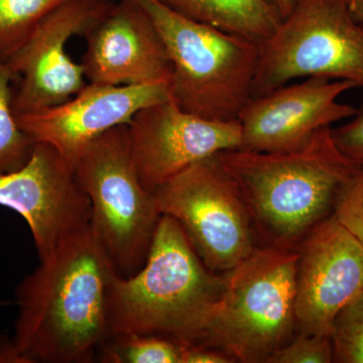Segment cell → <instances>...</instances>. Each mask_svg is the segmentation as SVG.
Returning a JSON list of instances; mask_svg holds the SVG:
<instances>
[{"label": "cell", "mask_w": 363, "mask_h": 363, "mask_svg": "<svg viewBox=\"0 0 363 363\" xmlns=\"http://www.w3.org/2000/svg\"><path fill=\"white\" fill-rule=\"evenodd\" d=\"M116 269L89 227L64 241L16 289L13 338L28 363H90L111 336Z\"/></svg>", "instance_id": "obj_1"}, {"label": "cell", "mask_w": 363, "mask_h": 363, "mask_svg": "<svg viewBox=\"0 0 363 363\" xmlns=\"http://www.w3.org/2000/svg\"><path fill=\"white\" fill-rule=\"evenodd\" d=\"M217 156L238 184L262 247L298 248L333 214L341 191L362 169L338 149L331 128L289 152L236 149Z\"/></svg>", "instance_id": "obj_2"}, {"label": "cell", "mask_w": 363, "mask_h": 363, "mask_svg": "<svg viewBox=\"0 0 363 363\" xmlns=\"http://www.w3.org/2000/svg\"><path fill=\"white\" fill-rule=\"evenodd\" d=\"M223 291V277L203 262L178 221L162 215L147 260L109 291L112 334H150L181 345L201 337Z\"/></svg>", "instance_id": "obj_3"}, {"label": "cell", "mask_w": 363, "mask_h": 363, "mask_svg": "<svg viewBox=\"0 0 363 363\" xmlns=\"http://www.w3.org/2000/svg\"><path fill=\"white\" fill-rule=\"evenodd\" d=\"M298 248L257 247L223 272V291L194 345L223 351L235 362L267 363L297 332Z\"/></svg>", "instance_id": "obj_4"}, {"label": "cell", "mask_w": 363, "mask_h": 363, "mask_svg": "<svg viewBox=\"0 0 363 363\" xmlns=\"http://www.w3.org/2000/svg\"><path fill=\"white\" fill-rule=\"evenodd\" d=\"M135 1L154 23L168 52L172 99L203 118L238 121L252 98L259 45L190 20L160 0Z\"/></svg>", "instance_id": "obj_5"}, {"label": "cell", "mask_w": 363, "mask_h": 363, "mask_svg": "<svg viewBox=\"0 0 363 363\" xmlns=\"http://www.w3.org/2000/svg\"><path fill=\"white\" fill-rule=\"evenodd\" d=\"M73 171L90 201L93 233L116 274L130 278L145 264L162 215L138 177L128 124L91 142Z\"/></svg>", "instance_id": "obj_6"}, {"label": "cell", "mask_w": 363, "mask_h": 363, "mask_svg": "<svg viewBox=\"0 0 363 363\" xmlns=\"http://www.w3.org/2000/svg\"><path fill=\"white\" fill-rule=\"evenodd\" d=\"M259 48L252 98L313 76L363 87V23L346 0H298Z\"/></svg>", "instance_id": "obj_7"}, {"label": "cell", "mask_w": 363, "mask_h": 363, "mask_svg": "<svg viewBox=\"0 0 363 363\" xmlns=\"http://www.w3.org/2000/svg\"><path fill=\"white\" fill-rule=\"evenodd\" d=\"M217 154L188 167L152 195L160 213L180 223L203 262L223 274L252 255L257 240L238 184Z\"/></svg>", "instance_id": "obj_8"}, {"label": "cell", "mask_w": 363, "mask_h": 363, "mask_svg": "<svg viewBox=\"0 0 363 363\" xmlns=\"http://www.w3.org/2000/svg\"><path fill=\"white\" fill-rule=\"evenodd\" d=\"M116 4L114 0H68L40 21L6 63L20 86L16 114L49 108L70 99L88 84L84 68L71 58L67 45L85 37Z\"/></svg>", "instance_id": "obj_9"}, {"label": "cell", "mask_w": 363, "mask_h": 363, "mask_svg": "<svg viewBox=\"0 0 363 363\" xmlns=\"http://www.w3.org/2000/svg\"><path fill=\"white\" fill-rule=\"evenodd\" d=\"M0 206L25 218L40 260L91 224L90 201L73 169L45 143H35L21 168L0 175Z\"/></svg>", "instance_id": "obj_10"}, {"label": "cell", "mask_w": 363, "mask_h": 363, "mask_svg": "<svg viewBox=\"0 0 363 363\" xmlns=\"http://www.w3.org/2000/svg\"><path fill=\"white\" fill-rule=\"evenodd\" d=\"M128 126L136 171L150 193L195 162L241 145L240 121L203 118L172 98L145 107Z\"/></svg>", "instance_id": "obj_11"}, {"label": "cell", "mask_w": 363, "mask_h": 363, "mask_svg": "<svg viewBox=\"0 0 363 363\" xmlns=\"http://www.w3.org/2000/svg\"><path fill=\"white\" fill-rule=\"evenodd\" d=\"M297 332L330 336L334 318L363 291V243L333 214L298 245Z\"/></svg>", "instance_id": "obj_12"}, {"label": "cell", "mask_w": 363, "mask_h": 363, "mask_svg": "<svg viewBox=\"0 0 363 363\" xmlns=\"http://www.w3.org/2000/svg\"><path fill=\"white\" fill-rule=\"evenodd\" d=\"M353 88L348 81L313 76L250 98L238 116L240 150L281 152L302 147L318 130L355 116V107L338 100Z\"/></svg>", "instance_id": "obj_13"}, {"label": "cell", "mask_w": 363, "mask_h": 363, "mask_svg": "<svg viewBox=\"0 0 363 363\" xmlns=\"http://www.w3.org/2000/svg\"><path fill=\"white\" fill-rule=\"evenodd\" d=\"M169 98L167 82L121 86L88 83L63 104L16 116L21 130L33 142L52 145L73 169L81 152L98 136L130 123L145 107Z\"/></svg>", "instance_id": "obj_14"}, {"label": "cell", "mask_w": 363, "mask_h": 363, "mask_svg": "<svg viewBox=\"0 0 363 363\" xmlns=\"http://www.w3.org/2000/svg\"><path fill=\"white\" fill-rule=\"evenodd\" d=\"M82 64L90 84L169 83L173 66L161 35L135 0H118L85 35Z\"/></svg>", "instance_id": "obj_15"}, {"label": "cell", "mask_w": 363, "mask_h": 363, "mask_svg": "<svg viewBox=\"0 0 363 363\" xmlns=\"http://www.w3.org/2000/svg\"><path fill=\"white\" fill-rule=\"evenodd\" d=\"M190 20L245 38L257 45L266 43L281 23L267 0H160Z\"/></svg>", "instance_id": "obj_16"}, {"label": "cell", "mask_w": 363, "mask_h": 363, "mask_svg": "<svg viewBox=\"0 0 363 363\" xmlns=\"http://www.w3.org/2000/svg\"><path fill=\"white\" fill-rule=\"evenodd\" d=\"M96 359L107 363H182L181 344L150 334H112Z\"/></svg>", "instance_id": "obj_17"}, {"label": "cell", "mask_w": 363, "mask_h": 363, "mask_svg": "<svg viewBox=\"0 0 363 363\" xmlns=\"http://www.w3.org/2000/svg\"><path fill=\"white\" fill-rule=\"evenodd\" d=\"M14 79L6 62L0 61V175L21 168L35 145L16 119L11 88Z\"/></svg>", "instance_id": "obj_18"}, {"label": "cell", "mask_w": 363, "mask_h": 363, "mask_svg": "<svg viewBox=\"0 0 363 363\" xmlns=\"http://www.w3.org/2000/svg\"><path fill=\"white\" fill-rule=\"evenodd\" d=\"M68 0H0V61L25 44L38 25Z\"/></svg>", "instance_id": "obj_19"}, {"label": "cell", "mask_w": 363, "mask_h": 363, "mask_svg": "<svg viewBox=\"0 0 363 363\" xmlns=\"http://www.w3.org/2000/svg\"><path fill=\"white\" fill-rule=\"evenodd\" d=\"M330 338L333 362L363 363V291L334 318Z\"/></svg>", "instance_id": "obj_20"}, {"label": "cell", "mask_w": 363, "mask_h": 363, "mask_svg": "<svg viewBox=\"0 0 363 363\" xmlns=\"http://www.w3.org/2000/svg\"><path fill=\"white\" fill-rule=\"evenodd\" d=\"M333 362V346L330 336L300 333L294 336L267 363Z\"/></svg>", "instance_id": "obj_21"}, {"label": "cell", "mask_w": 363, "mask_h": 363, "mask_svg": "<svg viewBox=\"0 0 363 363\" xmlns=\"http://www.w3.org/2000/svg\"><path fill=\"white\" fill-rule=\"evenodd\" d=\"M333 215L363 243V169L341 191Z\"/></svg>", "instance_id": "obj_22"}, {"label": "cell", "mask_w": 363, "mask_h": 363, "mask_svg": "<svg viewBox=\"0 0 363 363\" xmlns=\"http://www.w3.org/2000/svg\"><path fill=\"white\" fill-rule=\"evenodd\" d=\"M331 133L344 156L363 169V104L350 123L331 128Z\"/></svg>", "instance_id": "obj_23"}, {"label": "cell", "mask_w": 363, "mask_h": 363, "mask_svg": "<svg viewBox=\"0 0 363 363\" xmlns=\"http://www.w3.org/2000/svg\"><path fill=\"white\" fill-rule=\"evenodd\" d=\"M182 363H231L235 362L224 353L202 345H181Z\"/></svg>", "instance_id": "obj_24"}, {"label": "cell", "mask_w": 363, "mask_h": 363, "mask_svg": "<svg viewBox=\"0 0 363 363\" xmlns=\"http://www.w3.org/2000/svg\"><path fill=\"white\" fill-rule=\"evenodd\" d=\"M0 362L28 363L23 353L16 347L13 339L0 337Z\"/></svg>", "instance_id": "obj_25"}, {"label": "cell", "mask_w": 363, "mask_h": 363, "mask_svg": "<svg viewBox=\"0 0 363 363\" xmlns=\"http://www.w3.org/2000/svg\"><path fill=\"white\" fill-rule=\"evenodd\" d=\"M267 1L276 9L281 20H284L289 14L292 13L298 0H267Z\"/></svg>", "instance_id": "obj_26"}, {"label": "cell", "mask_w": 363, "mask_h": 363, "mask_svg": "<svg viewBox=\"0 0 363 363\" xmlns=\"http://www.w3.org/2000/svg\"><path fill=\"white\" fill-rule=\"evenodd\" d=\"M346 2L353 18L363 23V0H346Z\"/></svg>", "instance_id": "obj_27"}]
</instances>
